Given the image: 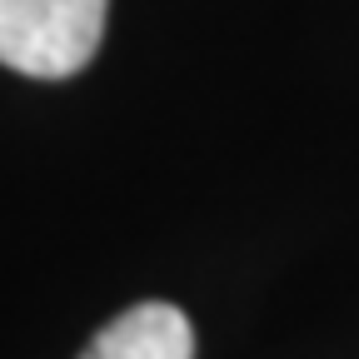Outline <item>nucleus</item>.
<instances>
[{"instance_id":"f257e3e1","label":"nucleus","mask_w":359,"mask_h":359,"mask_svg":"<svg viewBox=\"0 0 359 359\" xmlns=\"http://www.w3.org/2000/svg\"><path fill=\"white\" fill-rule=\"evenodd\" d=\"M110 0H0V65L65 80L100 50Z\"/></svg>"},{"instance_id":"f03ea898","label":"nucleus","mask_w":359,"mask_h":359,"mask_svg":"<svg viewBox=\"0 0 359 359\" xmlns=\"http://www.w3.org/2000/svg\"><path fill=\"white\" fill-rule=\"evenodd\" d=\"M80 359H195V330L175 304L145 299L115 314Z\"/></svg>"}]
</instances>
